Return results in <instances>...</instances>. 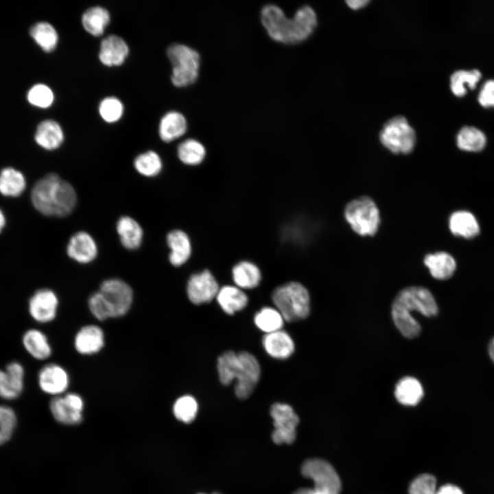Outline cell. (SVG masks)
Wrapping results in <instances>:
<instances>
[{"instance_id":"obj_1","label":"cell","mask_w":494,"mask_h":494,"mask_svg":"<svg viewBox=\"0 0 494 494\" xmlns=\"http://www.w3.org/2000/svg\"><path fill=\"white\" fill-rule=\"evenodd\" d=\"M261 21L269 36L284 44H298L307 40L317 26V15L309 5L297 10L292 19L277 5L268 4L261 11Z\"/></svg>"},{"instance_id":"obj_2","label":"cell","mask_w":494,"mask_h":494,"mask_svg":"<svg viewBox=\"0 0 494 494\" xmlns=\"http://www.w3.org/2000/svg\"><path fill=\"white\" fill-rule=\"evenodd\" d=\"M419 311L427 317L438 314V305L430 291L419 286H410L401 290L393 301L391 314L395 325L405 338H416L421 332L419 323L411 312Z\"/></svg>"},{"instance_id":"obj_3","label":"cell","mask_w":494,"mask_h":494,"mask_svg":"<svg viewBox=\"0 0 494 494\" xmlns=\"http://www.w3.org/2000/svg\"><path fill=\"white\" fill-rule=\"evenodd\" d=\"M77 193L73 185L55 173L39 179L31 191L34 208L46 216L65 217L77 204Z\"/></svg>"},{"instance_id":"obj_4","label":"cell","mask_w":494,"mask_h":494,"mask_svg":"<svg viewBox=\"0 0 494 494\" xmlns=\"http://www.w3.org/2000/svg\"><path fill=\"white\" fill-rule=\"evenodd\" d=\"M217 368L223 385H229L233 379H237L235 392L241 399H245L252 394L261 375L258 360L247 351L223 353L217 358Z\"/></svg>"},{"instance_id":"obj_5","label":"cell","mask_w":494,"mask_h":494,"mask_svg":"<svg viewBox=\"0 0 494 494\" xmlns=\"http://www.w3.org/2000/svg\"><path fill=\"white\" fill-rule=\"evenodd\" d=\"M272 299L287 322L305 319L309 314V292L300 283L289 282L279 286L273 291Z\"/></svg>"},{"instance_id":"obj_6","label":"cell","mask_w":494,"mask_h":494,"mask_svg":"<svg viewBox=\"0 0 494 494\" xmlns=\"http://www.w3.org/2000/svg\"><path fill=\"white\" fill-rule=\"evenodd\" d=\"M172 64L171 80L177 87L193 84L198 79L200 56L197 51L183 44L174 43L167 49Z\"/></svg>"},{"instance_id":"obj_7","label":"cell","mask_w":494,"mask_h":494,"mask_svg":"<svg viewBox=\"0 0 494 494\" xmlns=\"http://www.w3.org/2000/svg\"><path fill=\"white\" fill-rule=\"evenodd\" d=\"M344 217L351 228L361 236L374 235L379 228L380 216L375 202L362 196L349 202L344 209Z\"/></svg>"},{"instance_id":"obj_8","label":"cell","mask_w":494,"mask_h":494,"mask_svg":"<svg viewBox=\"0 0 494 494\" xmlns=\"http://www.w3.org/2000/svg\"><path fill=\"white\" fill-rule=\"evenodd\" d=\"M381 144L394 154H407L414 148V130L403 116H396L386 121L379 133Z\"/></svg>"},{"instance_id":"obj_9","label":"cell","mask_w":494,"mask_h":494,"mask_svg":"<svg viewBox=\"0 0 494 494\" xmlns=\"http://www.w3.org/2000/svg\"><path fill=\"white\" fill-rule=\"evenodd\" d=\"M99 291L108 304L113 318L126 315L133 303V290L126 281L118 278H109L102 282Z\"/></svg>"},{"instance_id":"obj_10","label":"cell","mask_w":494,"mask_h":494,"mask_svg":"<svg viewBox=\"0 0 494 494\" xmlns=\"http://www.w3.org/2000/svg\"><path fill=\"white\" fill-rule=\"evenodd\" d=\"M274 430L272 434L274 443L278 445L292 444L296 438L299 419L293 408L281 403H274L270 408Z\"/></svg>"},{"instance_id":"obj_11","label":"cell","mask_w":494,"mask_h":494,"mask_svg":"<svg viewBox=\"0 0 494 494\" xmlns=\"http://www.w3.org/2000/svg\"><path fill=\"white\" fill-rule=\"evenodd\" d=\"M84 401L74 392L54 397L49 402V410L53 417L59 423L75 425L82 420Z\"/></svg>"},{"instance_id":"obj_12","label":"cell","mask_w":494,"mask_h":494,"mask_svg":"<svg viewBox=\"0 0 494 494\" xmlns=\"http://www.w3.org/2000/svg\"><path fill=\"white\" fill-rule=\"evenodd\" d=\"M58 307V297L56 293L49 288H41L35 291L30 297L27 303L30 317L40 324L53 321L56 318Z\"/></svg>"},{"instance_id":"obj_13","label":"cell","mask_w":494,"mask_h":494,"mask_svg":"<svg viewBox=\"0 0 494 494\" xmlns=\"http://www.w3.org/2000/svg\"><path fill=\"white\" fill-rule=\"evenodd\" d=\"M301 472L305 477L313 480L314 486L340 493V478L328 462L320 458L308 459L303 464Z\"/></svg>"},{"instance_id":"obj_14","label":"cell","mask_w":494,"mask_h":494,"mask_svg":"<svg viewBox=\"0 0 494 494\" xmlns=\"http://www.w3.org/2000/svg\"><path fill=\"white\" fill-rule=\"evenodd\" d=\"M219 289L216 279L208 270L191 275L187 284V296L195 305L210 303Z\"/></svg>"},{"instance_id":"obj_15","label":"cell","mask_w":494,"mask_h":494,"mask_svg":"<svg viewBox=\"0 0 494 494\" xmlns=\"http://www.w3.org/2000/svg\"><path fill=\"white\" fill-rule=\"evenodd\" d=\"M37 381L41 391L56 397L65 393L70 384V377L64 367L56 363H49L39 370Z\"/></svg>"},{"instance_id":"obj_16","label":"cell","mask_w":494,"mask_h":494,"mask_svg":"<svg viewBox=\"0 0 494 494\" xmlns=\"http://www.w3.org/2000/svg\"><path fill=\"white\" fill-rule=\"evenodd\" d=\"M25 370L18 361L9 362L4 368H0V398L14 400L24 390Z\"/></svg>"},{"instance_id":"obj_17","label":"cell","mask_w":494,"mask_h":494,"mask_svg":"<svg viewBox=\"0 0 494 494\" xmlns=\"http://www.w3.org/2000/svg\"><path fill=\"white\" fill-rule=\"evenodd\" d=\"M67 253L75 261L86 264L96 259L98 247L91 235L86 231H78L70 237L67 245Z\"/></svg>"},{"instance_id":"obj_18","label":"cell","mask_w":494,"mask_h":494,"mask_svg":"<svg viewBox=\"0 0 494 494\" xmlns=\"http://www.w3.org/2000/svg\"><path fill=\"white\" fill-rule=\"evenodd\" d=\"M73 344L75 351L81 355L97 353L105 345L104 332L98 325H84L76 333Z\"/></svg>"},{"instance_id":"obj_19","label":"cell","mask_w":494,"mask_h":494,"mask_svg":"<svg viewBox=\"0 0 494 494\" xmlns=\"http://www.w3.org/2000/svg\"><path fill=\"white\" fill-rule=\"evenodd\" d=\"M129 53L126 42L120 36L112 34L105 37L101 42L99 58L108 67L122 64Z\"/></svg>"},{"instance_id":"obj_20","label":"cell","mask_w":494,"mask_h":494,"mask_svg":"<svg viewBox=\"0 0 494 494\" xmlns=\"http://www.w3.org/2000/svg\"><path fill=\"white\" fill-rule=\"evenodd\" d=\"M166 242L170 251L168 259L170 263L179 267L185 264L190 258L192 247L188 235L180 229H174L168 233Z\"/></svg>"},{"instance_id":"obj_21","label":"cell","mask_w":494,"mask_h":494,"mask_svg":"<svg viewBox=\"0 0 494 494\" xmlns=\"http://www.w3.org/2000/svg\"><path fill=\"white\" fill-rule=\"evenodd\" d=\"M448 226L454 235L468 239L475 237L480 232L478 219L467 210L452 213L448 220Z\"/></svg>"},{"instance_id":"obj_22","label":"cell","mask_w":494,"mask_h":494,"mask_svg":"<svg viewBox=\"0 0 494 494\" xmlns=\"http://www.w3.org/2000/svg\"><path fill=\"white\" fill-rule=\"evenodd\" d=\"M22 344L25 351L34 359L45 360L52 353V348L47 336L36 328L27 329L22 336Z\"/></svg>"},{"instance_id":"obj_23","label":"cell","mask_w":494,"mask_h":494,"mask_svg":"<svg viewBox=\"0 0 494 494\" xmlns=\"http://www.w3.org/2000/svg\"><path fill=\"white\" fill-rule=\"evenodd\" d=\"M116 230L122 246L130 250L138 249L143 240V230L141 224L128 215L120 217L116 224Z\"/></svg>"},{"instance_id":"obj_24","label":"cell","mask_w":494,"mask_h":494,"mask_svg":"<svg viewBox=\"0 0 494 494\" xmlns=\"http://www.w3.org/2000/svg\"><path fill=\"white\" fill-rule=\"evenodd\" d=\"M263 345L269 355L279 360L288 358L294 351L292 338L282 329L266 333L263 338Z\"/></svg>"},{"instance_id":"obj_25","label":"cell","mask_w":494,"mask_h":494,"mask_svg":"<svg viewBox=\"0 0 494 494\" xmlns=\"http://www.w3.org/2000/svg\"><path fill=\"white\" fill-rule=\"evenodd\" d=\"M423 261L431 275L438 280L449 279L456 269V261L454 257L444 251L427 254Z\"/></svg>"},{"instance_id":"obj_26","label":"cell","mask_w":494,"mask_h":494,"mask_svg":"<svg viewBox=\"0 0 494 494\" xmlns=\"http://www.w3.org/2000/svg\"><path fill=\"white\" fill-rule=\"evenodd\" d=\"M35 141L45 150L57 149L64 141L62 129L56 121L51 119L43 121L37 126Z\"/></svg>"},{"instance_id":"obj_27","label":"cell","mask_w":494,"mask_h":494,"mask_svg":"<svg viewBox=\"0 0 494 494\" xmlns=\"http://www.w3.org/2000/svg\"><path fill=\"white\" fill-rule=\"evenodd\" d=\"M187 124L184 115L177 111H169L161 119L158 134L164 142H172L182 137L187 131Z\"/></svg>"},{"instance_id":"obj_28","label":"cell","mask_w":494,"mask_h":494,"mask_svg":"<svg viewBox=\"0 0 494 494\" xmlns=\"http://www.w3.org/2000/svg\"><path fill=\"white\" fill-rule=\"evenodd\" d=\"M215 298L222 310L229 315L243 309L248 301L245 292L241 288L233 285L220 287Z\"/></svg>"},{"instance_id":"obj_29","label":"cell","mask_w":494,"mask_h":494,"mask_svg":"<svg viewBox=\"0 0 494 494\" xmlns=\"http://www.w3.org/2000/svg\"><path fill=\"white\" fill-rule=\"evenodd\" d=\"M232 277L237 287L241 289H252L259 284L261 273L255 263L242 261L233 268Z\"/></svg>"},{"instance_id":"obj_30","label":"cell","mask_w":494,"mask_h":494,"mask_svg":"<svg viewBox=\"0 0 494 494\" xmlns=\"http://www.w3.org/2000/svg\"><path fill=\"white\" fill-rule=\"evenodd\" d=\"M395 396L404 405H416L423 397V389L418 379L405 377L397 384Z\"/></svg>"},{"instance_id":"obj_31","label":"cell","mask_w":494,"mask_h":494,"mask_svg":"<svg viewBox=\"0 0 494 494\" xmlns=\"http://www.w3.org/2000/svg\"><path fill=\"white\" fill-rule=\"evenodd\" d=\"M110 21L109 12L101 6L87 9L82 16V23L85 30L94 36L103 34Z\"/></svg>"},{"instance_id":"obj_32","label":"cell","mask_w":494,"mask_h":494,"mask_svg":"<svg viewBox=\"0 0 494 494\" xmlns=\"http://www.w3.org/2000/svg\"><path fill=\"white\" fill-rule=\"evenodd\" d=\"M456 145L463 151L478 152L482 151L486 145V137L479 128L475 126H464L456 135Z\"/></svg>"},{"instance_id":"obj_33","label":"cell","mask_w":494,"mask_h":494,"mask_svg":"<svg viewBox=\"0 0 494 494\" xmlns=\"http://www.w3.org/2000/svg\"><path fill=\"white\" fill-rule=\"evenodd\" d=\"M482 73L476 69L454 71L450 77V89L453 94L461 97L466 95L467 89H473L480 80Z\"/></svg>"},{"instance_id":"obj_34","label":"cell","mask_w":494,"mask_h":494,"mask_svg":"<svg viewBox=\"0 0 494 494\" xmlns=\"http://www.w3.org/2000/svg\"><path fill=\"white\" fill-rule=\"evenodd\" d=\"M26 186L23 174L12 167L0 172V193L3 196L16 197L21 195Z\"/></svg>"},{"instance_id":"obj_35","label":"cell","mask_w":494,"mask_h":494,"mask_svg":"<svg viewBox=\"0 0 494 494\" xmlns=\"http://www.w3.org/2000/svg\"><path fill=\"white\" fill-rule=\"evenodd\" d=\"M177 155L183 163L187 165H197L204 161L206 149L200 141L188 139L178 145Z\"/></svg>"},{"instance_id":"obj_36","label":"cell","mask_w":494,"mask_h":494,"mask_svg":"<svg viewBox=\"0 0 494 494\" xmlns=\"http://www.w3.org/2000/svg\"><path fill=\"white\" fill-rule=\"evenodd\" d=\"M133 165L139 174L148 178L158 176L163 169L161 158L158 153L152 150L137 155L134 160Z\"/></svg>"},{"instance_id":"obj_37","label":"cell","mask_w":494,"mask_h":494,"mask_svg":"<svg viewBox=\"0 0 494 494\" xmlns=\"http://www.w3.org/2000/svg\"><path fill=\"white\" fill-rule=\"evenodd\" d=\"M30 35L41 49L46 52L53 51L57 45L58 40L57 32L47 22L36 23L30 30Z\"/></svg>"},{"instance_id":"obj_38","label":"cell","mask_w":494,"mask_h":494,"mask_svg":"<svg viewBox=\"0 0 494 494\" xmlns=\"http://www.w3.org/2000/svg\"><path fill=\"white\" fill-rule=\"evenodd\" d=\"M284 321L278 309L270 307H263L254 317L255 325L266 334L281 330Z\"/></svg>"},{"instance_id":"obj_39","label":"cell","mask_w":494,"mask_h":494,"mask_svg":"<svg viewBox=\"0 0 494 494\" xmlns=\"http://www.w3.org/2000/svg\"><path fill=\"white\" fill-rule=\"evenodd\" d=\"M198 405L195 398L191 395H183L178 398L173 405L175 417L184 423H189L196 418Z\"/></svg>"},{"instance_id":"obj_40","label":"cell","mask_w":494,"mask_h":494,"mask_svg":"<svg viewBox=\"0 0 494 494\" xmlns=\"http://www.w3.org/2000/svg\"><path fill=\"white\" fill-rule=\"evenodd\" d=\"M17 423L14 410L5 405H0V445L11 438Z\"/></svg>"},{"instance_id":"obj_41","label":"cell","mask_w":494,"mask_h":494,"mask_svg":"<svg viewBox=\"0 0 494 494\" xmlns=\"http://www.w3.org/2000/svg\"><path fill=\"white\" fill-rule=\"evenodd\" d=\"M101 117L108 123H114L121 119L124 113L122 102L115 97L103 99L99 105Z\"/></svg>"},{"instance_id":"obj_42","label":"cell","mask_w":494,"mask_h":494,"mask_svg":"<svg viewBox=\"0 0 494 494\" xmlns=\"http://www.w3.org/2000/svg\"><path fill=\"white\" fill-rule=\"evenodd\" d=\"M29 102L39 108L49 107L54 99L51 89L45 84H38L32 86L27 93Z\"/></svg>"},{"instance_id":"obj_43","label":"cell","mask_w":494,"mask_h":494,"mask_svg":"<svg viewBox=\"0 0 494 494\" xmlns=\"http://www.w3.org/2000/svg\"><path fill=\"white\" fill-rule=\"evenodd\" d=\"M88 306L91 314L98 320L113 318L111 309L103 294L99 292L93 293L88 299Z\"/></svg>"},{"instance_id":"obj_44","label":"cell","mask_w":494,"mask_h":494,"mask_svg":"<svg viewBox=\"0 0 494 494\" xmlns=\"http://www.w3.org/2000/svg\"><path fill=\"white\" fill-rule=\"evenodd\" d=\"M436 480L431 474L424 473L416 477L410 484L409 494H436Z\"/></svg>"},{"instance_id":"obj_45","label":"cell","mask_w":494,"mask_h":494,"mask_svg":"<svg viewBox=\"0 0 494 494\" xmlns=\"http://www.w3.org/2000/svg\"><path fill=\"white\" fill-rule=\"evenodd\" d=\"M478 101L484 108L494 107V79L488 80L484 83L479 92Z\"/></svg>"},{"instance_id":"obj_46","label":"cell","mask_w":494,"mask_h":494,"mask_svg":"<svg viewBox=\"0 0 494 494\" xmlns=\"http://www.w3.org/2000/svg\"><path fill=\"white\" fill-rule=\"evenodd\" d=\"M293 494H340L328 489L314 486L313 488H303L295 491Z\"/></svg>"},{"instance_id":"obj_47","label":"cell","mask_w":494,"mask_h":494,"mask_svg":"<svg viewBox=\"0 0 494 494\" xmlns=\"http://www.w3.org/2000/svg\"><path fill=\"white\" fill-rule=\"evenodd\" d=\"M436 494H464L462 490L452 484H446L441 486L436 491Z\"/></svg>"},{"instance_id":"obj_48","label":"cell","mask_w":494,"mask_h":494,"mask_svg":"<svg viewBox=\"0 0 494 494\" xmlns=\"http://www.w3.org/2000/svg\"><path fill=\"white\" fill-rule=\"evenodd\" d=\"M368 2L369 1L367 0H349L346 1V3L353 10H359L366 6Z\"/></svg>"},{"instance_id":"obj_49","label":"cell","mask_w":494,"mask_h":494,"mask_svg":"<svg viewBox=\"0 0 494 494\" xmlns=\"http://www.w3.org/2000/svg\"><path fill=\"white\" fill-rule=\"evenodd\" d=\"M489 353L491 359L494 363V338L490 341L489 344Z\"/></svg>"},{"instance_id":"obj_50","label":"cell","mask_w":494,"mask_h":494,"mask_svg":"<svg viewBox=\"0 0 494 494\" xmlns=\"http://www.w3.org/2000/svg\"><path fill=\"white\" fill-rule=\"evenodd\" d=\"M5 224V217L3 213L0 209V232Z\"/></svg>"},{"instance_id":"obj_51","label":"cell","mask_w":494,"mask_h":494,"mask_svg":"<svg viewBox=\"0 0 494 494\" xmlns=\"http://www.w3.org/2000/svg\"><path fill=\"white\" fill-rule=\"evenodd\" d=\"M198 494H206V493H198ZM211 494H220V493H211Z\"/></svg>"}]
</instances>
